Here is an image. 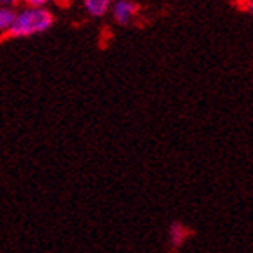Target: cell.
<instances>
[{
	"label": "cell",
	"instance_id": "cell-1",
	"mask_svg": "<svg viewBox=\"0 0 253 253\" xmlns=\"http://www.w3.org/2000/svg\"><path fill=\"white\" fill-rule=\"evenodd\" d=\"M56 22L50 7H34V5H22L16 7L15 20L11 25L7 38H33L43 34L50 29Z\"/></svg>",
	"mask_w": 253,
	"mask_h": 253
},
{
	"label": "cell",
	"instance_id": "cell-2",
	"mask_svg": "<svg viewBox=\"0 0 253 253\" xmlns=\"http://www.w3.org/2000/svg\"><path fill=\"white\" fill-rule=\"evenodd\" d=\"M110 15L115 24L129 25L138 16V4L135 0H113Z\"/></svg>",
	"mask_w": 253,
	"mask_h": 253
},
{
	"label": "cell",
	"instance_id": "cell-3",
	"mask_svg": "<svg viewBox=\"0 0 253 253\" xmlns=\"http://www.w3.org/2000/svg\"><path fill=\"white\" fill-rule=\"evenodd\" d=\"M83 9L90 18H104L110 15L113 0H81Z\"/></svg>",
	"mask_w": 253,
	"mask_h": 253
},
{
	"label": "cell",
	"instance_id": "cell-4",
	"mask_svg": "<svg viewBox=\"0 0 253 253\" xmlns=\"http://www.w3.org/2000/svg\"><path fill=\"white\" fill-rule=\"evenodd\" d=\"M190 232L189 228H187L183 223H172L169 226V243H170V248L172 250H178L181 248L183 244H185V241L189 239Z\"/></svg>",
	"mask_w": 253,
	"mask_h": 253
},
{
	"label": "cell",
	"instance_id": "cell-5",
	"mask_svg": "<svg viewBox=\"0 0 253 253\" xmlns=\"http://www.w3.org/2000/svg\"><path fill=\"white\" fill-rule=\"evenodd\" d=\"M15 11L13 7H0V38H7L13 20H15Z\"/></svg>",
	"mask_w": 253,
	"mask_h": 253
},
{
	"label": "cell",
	"instance_id": "cell-6",
	"mask_svg": "<svg viewBox=\"0 0 253 253\" xmlns=\"http://www.w3.org/2000/svg\"><path fill=\"white\" fill-rule=\"evenodd\" d=\"M22 5H34V7H50L58 4L59 0H20Z\"/></svg>",
	"mask_w": 253,
	"mask_h": 253
},
{
	"label": "cell",
	"instance_id": "cell-7",
	"mask_svg": "<svg viewBox=\"0 0 253 253\" xmlns=\"http://www.w3.org/2000/svg\"><path fill=\"white\" fill-rule=\"evenodd\" d=\"M18 2L20 0H0V7H13V9H16Z\"/></svg>",
	"mask_w": 253,
	"mask_h": 253
},
{
	"label": "cell",
	"instance_id": "cell-8",
	"mask_svg": "<svg viewBox=\"0 0 253 253\" xmlns=\"http://www.w3.org/2000/svg\"><path fill=\"white\" fill-rule=\"evenodd\" d=\"M243 9L246 11V13H252V15H253V0H244Z\"/></svg>",
	"mask_w": 253,
	"mask_h": 253
}]
</instances>
